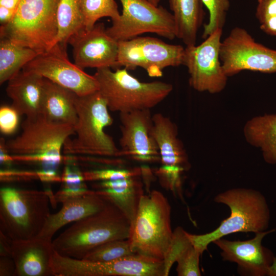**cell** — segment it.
I'll list each match as a JSON object with an SVG mask.
<instances>
[{
  "label": "cell",
  "mask_w": 276,
  "mask_h": 276,
  "mask_svg": "<svg viewBox=\"0 0 276 276\" xmlns=\"http://www.w3.org/2000/svg\"><path fill=\"white\" fill-rule=\"evenodd\" d=\"M120 156H128L143 162L160 161L158 149L151 134L150 109L120 113Z\"/></svg>",
  "instance_id": "2e32d148"
},
{
  "label": "cell",
  "mask_w": 276,
  "mask_h": 276,
  "mask_svg": "<svg viewBox=\"0 0 276 276\" xmlns=\"http://www.w3.org/2000/svg\"><path fill=\"white\" fill-rule=\"evenodd\" d=\"M172 11L176 38L186 45H195L197 33L204 15L201 0H169Z\"/></svg>",
  "instance_id": "cb8c5ba5"
},
{
  "label": "cell",
  "mask_w": 276,
  "mask_h": 276,
  "mask_svg": "<svg viewBox=\"0 0 276 276\" xmlns=\"http://www.w3.org/2000/svg\"><path fill=\"white\" fill-rule=\"evenodd\" d=\"M81 11L85 30L93 28L102 17L114 21L120 16L115 0H81Z\"/></svg>",
  "instance_id": "83f0119b"
},
{
  "label": "cell",
  "mask_w": 276,
  "mask_h": 276,
  "mask_svg": "<svg viewBox=\"0 0 276 276\" xmlns=\"http://www.w3.org/2000/svg\"><path fill=\"white\" fill-rule=\"evenodd\" d=\"M5 141L1 139L0 143V160L1 164L5 165H10L14 161L11 155L8 152L5 145Z\"/></svg>",
  "instance_id": "7bdbcfd3"
},
{
  "label": "cell",
  "mask_w": 276,
  "mask_h": 276,
  "mask_svg": "<svg viewBox=\"0 0 276 276\" xmlns=\"http://www.w3.org/2000/svg\"><path fill=\"white\" fill-rule=\"evenodd\" d=\"M57 23L58 34L54 44L61 43L67 45L71 36L84 29L81 0H60L57 10Z\"/></svg>",
  "instance_id": "4316f807"
},
{
  "label": "cell",
  "mask_w": 276,
  "mask_h": 276,
  "mask_svg": "<svg viewBox=\"0 0 276 276\" xmlns=\"http://www.w3.org/2000/svg\"><path fill=\"white\" fill-rule=\"evenodd\" d=\"M185 170L180 167L171 165H163L157 171L165 185L172 190H174L180 183V176Z\"/></svg>",
  "instance_id": "e575fe53"
},
{
  "label": "cell",
  "mask_w": 276,
  "mask_h": 276,
  "mask_svg": "<svg viewBox=\"0 0 276 276\" xmlns=\"http://www.w3.org/2000/svg\"><path fill=\"white\" fill-rule=\"evenodd\" d=\"M76 136L65 142L63 152L68 156L112 157L120 156L111 136L105 132L113 123L107 104L98 90L78 96Z\"/></svg>",
  "instance_id": "277c9868"
},
{
  "label": "cell",
  "mask_w": 276,
  "mask_h": 276,
  "mask_svg": "<svg viewBox=\"0 0 276 276\" xmlns=\"http://www.w3.org/2000/svg\"><path fill=\"white\" fill-rule=\"evenodd\" d=\"M91 191L87 189L84 182L75 185H64L63 188L54 196V201L62 203L67 199L78 197Z\"/></svg>",
  "instance_id": "d590c367"
},
{
  "label": "cell",
  "mask_w": 276,
  "mask_h": 276,
  "mask_svg": "<svg viewBox=\"0 0 276 276\" xmlns=\"http://www.w3.org/2000/svg\"><path fill=\"white\" fill-rule=\"evenodd\" d=\"M54 248L53 240L39 237L12 240L11 256L17 276H53L51 261Z\"/></svg>",
  "instance_id": "ac0fdd59"
},
{
  "label": "cell",
  "mask_w": 276,
  "mask_h": 276,
  "mask_svg": "<svg viewBox=\"0 0 276 276\" xmlns=\"http://www.w3.org/2000/svg\"><path fill=\"white\" fill-rule=\"evenodd\" d=\"M192 244L188 233L182 227H177L173 232L170 245L164 259L165 276L168 275L172 265L177 261L180 255Z\"/></svg>",
  "instance_id": "4dcf8cb0"
},
{
  "label": "cell",
  "mask_w": 276,
  "mask_h": 276,
  "mask_svg": "<svg viewBox=\"0 0 276 276\" xmlns=\"http://www.w3.org/2000/svg\"><path fill=\"white\" fill-rule=\"evenodd\" d=\"M201 254L192 244L179 257L176 262L178 276H200L199 258Z\"/></svg>",
  "instance_id": "1f68e13d"
},
{
  "label": "cell",
  "mask_w": 276,
  "mask_h": 276,
  "mask_svg": "<svg viewBox=\"0 0 276 276\" xmlns=\"http://www.w3.org/2000/svg\"><path fill=\"white\" fill-rule=\"evenodd\" d=\"M222 34L218 29L200 44L185 48L182 65L188 69L190 85L198 91L217 94L226 85L228 77L220 59Z\"/></svg>",
  "instance_id": "4fadbf2b"
},
{
  "label": "cell",
  "mask_w": 276,
  "mask_h": 276,
  "mask_svg": "<svg viewBox=\"0 0 276 276\" xmlns=\"http://www.w3.org/2000/svg\"><path fill=\"white\" fill-rule=\"evenodd\" d=\"M44 78L21 70L8 81L6 91L11 106L20 116L26 117L41 113Z\"/></svg>",
  "instance_id": "ffe728a7"
},
{
  "label": "cell",
  "mask_w": 276,
  "mask_h": 276,
  "mask_svg": "<svg viewBox=\"0 0 276 276\" xmlns=\"http://www.w3.org/2000/svg\"><path fill=\"white\" fill-rule=\"evenodd\" d=\"M40 53L11 40L1 37L0 83L8 82Z\"/></svg>",
  "instance_id": "484cf974"
},
{
  "label": "cell",
  "mask_w": 276,
  "mask_h": 276,
  "mask_svg": "<svg viewBox=\"0 0 276 276\" xmlns=\"http://www.w3.org/2000/svg\"><path fill=\"white\" fill-rule=\"evenodd\" d=\"M66 46L61 43L54 44L37 55L22 70L38 75L78 96L98 90L94 76L70 61Z\"/></svg>",
  "instance_id": "5bb4252c"
},
{
  "label": "cell",
  "mask_w": 276,
  "mask_h": 276,
  "mask_svg": "<svg viewBox=\"0 0 276 276\" xmlns=\"http://www.w3.org/2000/svg\"><path fill=\"white\" fill-rule=\"evenodd\" d=\"M255 15L260 24L276 15V0H257Z\"/></svg>",
  "instance_id": "8d00e7d4"
},
{
  "label": "cell",
  "mask_w": 276,
  "mask_h": 276,
  "mask_svg": "<svg viewBox=\"0 0 276 276\" xmlns=\"http://www.w3.org/2000/svg\"><path fill=\"white\" fill-rule=\"evenodd\" d=\"M61 178L64 185H78L85 181L83 172L77 168L68 165L65 167Z\"/></svg>",
  "instance_id": "74e56055"
},
{
  "label": "cell",
  "mask_w": 276,
  "mask_h": 276,
  "mask_svg": "<svg viewBox=\"0 0 276 276\" xmlns=\"http://www.w3.org/2000/svg\"><path fill=\"white\" fill-rule=\"evenodd\" d=\"M20 1L21 0H0V6L16 11Z\"/></svg>",
  "instance_id": "ee69618b"
},
{
  "label": "cell",
  "mask_w": 276,
  "mask_h": 276,
  "mask_svg": "<svg viewBox=\"0 0 276 276\" xmlns=\"http://www.w3.org/2000/svg\"><path fill=\"white\" fill-rule=\"evenodd\" d=\"M172 234L167 198L157 190L143 194L128 238L133 252L164 261Z\"/></svg>",
  "instance_id": "8992f818"
},
{
  "label": "cell",
  "mask_w": 276,
  "mask_h": 276,
  "mask_svg": "<svg viewBox=\"0 0 276 276\" xmlns=\"http://www.w3.org/2000/svg\"><path fill=\"white\" fill-rule=\"evenodd\" d=\"M119 1L122 14L106 29L114 39L129 40L145 33L170 40L176 37L173 15L164 7L154 6L147 0Z\"/></svg>",
  "instance_id": "30bf717a"
},
{
  "label": "cell",
  "mask_w": 276,
  "mask_h": 276,
  "mask_svg": "<svg viewBox=\"0 0 276 276\" xmlns=\"http://www.w3.org/2000/svg\"><path fill=\"white\" fill-rule=\"evenodd\" d=\"M220 59L228 77L243 71L276 73V50L256 42L247 30L239 27L221 41Z\"/></svg>",
  "instance_id": "7c38bea8"
},
{
  "label": "cell",
  "mask_w": 276,
  "mask_h": 276,
  "mask_svg": "<svg viewBox=\"0 0 276 276\" xmlns=\"http://www.w3.org/2000/svg\"><path fill=\"white\" fill-rule=\"evenodd\" d=\"M12 240L0 232V256L11 257Z\"/></svg>",
  "instance_id": "60d3db41"
},
{
  "label": "cell",
  "mask_w": 276,
  "mask_h": 276,
  "mask_svg": "<svg viewBox=\"0 0 276 276\" xmlns=\"http://www.w3.org/2000/svg\"><path fill=\"white\" fill-rule=\"evenodd\" d=\"M53 276H165L163 260L134 254L108 262H95L63 256L54 250Z\"/></svg>",
  "instance_id": "9c48e42d"
},
{
  "label": "cell",
  "mask_w": 276,
  "mask_h": 276,
  "mask_svg": "<svg viewBox=\"0 0 276 276\" xmlns=\"http://www.w3.org/2000/svg\"><path fill=\"white\" fill-rule=\"evenodd\" d=\"M16 11L0 6L1 26H4L12 21L14 17Z\"/></svg>",
  "instance_id": "b9f144b4"
},
{
  "label": "cell",
  "mask_w": 276,
  "mask_h": 276,
  "mask_svg": "<svg viewBox=\"0 0 276 276\" xmlns=\"http://www.w3.org/2000/svg\"><path fill=\"white\" fill-rule=\"evenodd\" d=\"M47 192L4 187L0 190V232L12 240L37 237L50 214Z\"/></svg>",
  "instance_id": "52a82bcc"
},
{
  "label": "cell",
  "mask_w": 276,
  "mask_h": 276,
  "mask_svg": "<svg viewBox=\"0 0 276 276\" xmlns=\"http://www.w3.org/2000/svg\"><path fill=\"white\" fill-rule=\"evenodd\" d=\"M0 275H15V266L11 257L0 256Z\"/></svg>",
  "instance_id": "f35d334b"
},
{
  "label": "cell",
  "mask_w": 276,
  "mask_h": 276,
  "mask_svg": "<svg viewBox=\"0 0 276 276\" xmlns=\"http://www.w3.org/2000/svg\"><path fill=\"white\" fill-rule=\"evenodd\" d=\"M260 28L266 34L276 37V15L268 17L260 23Z\"/></svg>",
  "instance_id": "ab89813d"
},
{
  "label": "cell",
  "mask_w": 276,
  "mask_h": 276,
  "mask_svg": "<svg viewBox=\"0 0 276 276\" xmlns=\"http://www.w3.org/2000/svg\"><path fill=\"white\" fill-rule=\"evenodd\" d=\"M78 96L44 78L41 113L53 122L75 127L77 121L76 101Z\"/></svg>",
  "instance_id": "7402d4cb"
},
{
  "label": "cell",
  "mask_w": 276,
  "mask_h": 276,
  "mask_svg": "<svg viewBox=\"0 0 276 276\" xmlns=\"http://www.w3.org/2000/svg\"><path fill=\"white\" fill-rule=\"evenodd\" d=\"M276 229V228H275ZM268 276H276V257H275L273 263L269 267L268 272Z\"/></svg>",
  "instance_id": "f6af8a7d"
},
{
  "label": "cell",
  "mask_w": 276,
  "mask_h": 276,
  "mask_svg": "<svg viewBox=\"0 0 276 276\" xmlns=\"http://www.w3.org/2000/svg\"><path fill=\"white\" fill-rule=\"evenodd\" d=\"M134 254L128 239L115 240L96 247L82 259L95 262H108Z\"/></svg>",
  "instance_id": "f1b7e54d"
},
{
  "label": "cell",
  "mask_w": 276,
  "mask_h": 276,
  "mask_svg": "<svg viewBox=\"0 0 276 276\" xmlns=\"http://www.w3.org/2000/svg\"><path fill=\"white\" fill-rule=\"evenodd\" d=\"M111 201L95 191L63 201L61 209L51 214L37 236L52 241L55 234L63 226L75 222L105 208Z\"/></svg>",
  "instance_id": "d6986e66"
},
{
  "label": "cell",
  "mask_w": 276,
  "mask_h": 276,
  "mask_svg": "<svg viewBox=\"0 0 276 276\" xmlns=\"http://www.w3.org/2000/svg\"><path fill=\"white\" fill-rule=\"evenodd\" d=\"M74 63L79 67L117 68L118 41L109 36L103 23H96L89 30H81L71 36Z\"/></svg>",
  "instance_id": "9a60e30c"
},
{
  "label": "cell",
  "mask_w": 276,
  "mask_h": 276,
  "mask_svg": "<svg viewBox=\"0 0 276 276\" xmlns=\"http://www.w3.org/2000/svg\"><path fill=\"white\" fill-rule=\"evenodd\" d=\"M141 173L140 169L136 168L132 170L105 169L88 171L83 172L84 178L88 181H110L139 176Z\"/></svg>",
  "instance_id": "d6a6232c"
},
{
  "label": "cell",
  "mask_w": 276,
  "mask_h": 276,
  "mask_svg": "<svg viewBox=\"0 0 276 276\" xmlns=\"http://www.w3.org/2000/svg\"><path fill=\"white\" fill-rule=\"evenodd\" d=\"M243 134L246 142L260 149L264 160L276 165V114H265L246 122Z\"/></svg>",
  "instance_id": "d4e9b609"
},
{
  "label": "cell",
  "mask_w": 276,
  "mask_h": 276,
  "mask_svg": "<svg viewBox=\"0 0 276 276\" xmlns=\"http://www.w3.org/2000/svg\"><path fill=\"white\" fill-rule=\"evenodd\" d=\"M118 41L117 68L144 69L151 77H159L169 66L183 64L185 48L151 37H136Z\"/></svg>",
  "instance_id": "8fae6325"
},
{
  "label": "cell",
  "mask_w": 276,
  "mask_h": 276,
  "mask_svg": "<svg viewBox=\"0 0 276 276\" xmlns=\"http://www.w3.org/2000/svg\"><path fill=\"white\" fill-rule=\"evenodd\" d=\"M131 224L111 202L103 209L78 220L53 240L59 255L82 259L91 249L106 242L129 238Z\"/></svg>",
  "instance_id": "6da1fadb"
},
{
  "label": "cell",
  "mask_w": 276,
  "mask_h": 276,
  "mask_svg": "<svg viewBox=\"0 0 276 276\" xmlns=\"http://www.w3.org/2000/svg\"><path fill=\"white\" fill-rule=\"evenodd\" d=\"M18 112L11 105L0 108V130L4 134H11L16 130L19 123Z\"/></svg>",
  "instance_id": "836d02e7"
},
{
  "label": "cell",
  "mask_w": 276,
  "mask_h": 276,
  "mask_svg": "<svg viewBox=\"0 0 276 276\" xmlns=\"http://www.w3.org/2000/svg\"><path fill=\"white\" fill-rule=\"evenodd\" d=\"M125 68H98L94 75L98 91L109 110L120 113L150 109L164 100L173 90L172 84L162 81L144 82Z\"/></svg>",
  "instance_id": "5b68a950"
},
{
  "label": "cell",
  "mask_w": 276,
  "mask_h": 276,
  "mask_svg": "<svg viewBox=\"0 0 276 276\" xmlns=\"http://www.w3.org/2000/svg\"><path fill=\"white\" fill-rule=\"evenodd\" d=\"M154 6H158L160 0H147Z\"/></svg>",
  "instance_id": "bcb514c9"
},
{
  "label": "cell",
  "mask_w": 276,
  "mask_h": 276,
  "mask_svg": "<svg viewBox=\"0 0 276 276\" xmlns=\"http://www.w3.org/2000/svg\"><path fill=\"white\" fill-rule=\"evenodd\" d=\"M209 13V19L203 27L202 37L206 38L218 29L223 30L229 9V0H201Z\"/></svg>",
  "instance_id": "f546056e"
},
{
  "label": "cell",
  "mask_w": 276,
  "mask_h": 276,
  "mask_svg": "<svg viewBox=\"0 0 276 276\" xmlns=\"http://www.w3.org/2000/svg\"><path fill=\"white\" fill-rule=\"evenodd\" d=\"M60 0H21L14 18L1 26V37L43 52L53 45L58 34Z\"/></svg>",
  "instance_id": "ba28073f"
},
{
  "label": "cell",
  "mask_w": 276,
  "mask_h": 276,
  "mask_svg": "<svg viewBox=\"0 0 276 276\" xmlns=\"http://www.w3.org/2000/svg\"><path fill=\"white\" fill-rule=\"evenodd\" d=\"M275 231L276 229H272L256 233L253 238L247 240L231 241L221 238L213 243L221 250V256L224 261L237 264L240 274L268 275L275 256L262 242L266 235Z\"/></svg>",
  "instance_id": "e0dca14e"
},
{
  "label": "cell",
  "mask_w": 276,
  "mask_h": 276,
  "mask_svg": "<svg viewBox=\"0 0 276 276\" xmlns=\"http://www.w3.org/2000/svg\"><path fill=\"white\" fill-rule=\"evenodd\" d=\"M151 134L163 165L178 166L185 170L190 168L187 154L178 137L177 127L170 119L160 113L153 114Z\"/></svg>",
  "instance_id": "44dd1931"
},
{
  "label": "cell",
  "mask_w": 276,
  "mask_h": 276,
  "mask_svg": "<svg viewBox=\"0 0 276 276\" xmlns=\"http://www.w3.org/2000/svg\"><path fill=\"white\" fill-rule=\"evenodd\" d=\"M21 127L19 135L5 142L13 160L55 170L63 158L65 141L75 134V127L53 122L42 113L26 117Z\"/></svg>",
  "instance_id": "7a4b0ae2"
},
{
  "label": "cell",
  "mask_w": 276,
  "mask_h": 276,
  "mask_svg": "<svg viewBox=\"0 0 276 276\" xmlns=\"http://www.w3.org/2000/svg\"><path fill=\"white\" fill-rule=\"evenodd\" d=\"M138 176L96 183L95 192L103 195L118 206L133 223L141 196L143 185Z\"/></svg>",
  "instance_id": "603a6c76"
},
{
  "label": "cell",
  "mask_w": 276,
  "mask_h": 276,
  "mask_svg": "<svg viewBox=\"0 0 276 276\" xmlns=\"http://www.w3.org/2000/svg\"><path fill=\"white\" fill-rule=\"evenodd\" d=\"M214 201L228 206L231 214L211 232L202 235L188 233L192 244L201 255L210 243L225 236L239 232L256 233L268 227L269 208L265 196L258 191L232 188L218 194Z\"/></svg>",
  "instance_id": "3957f363"
}]
</instances>
